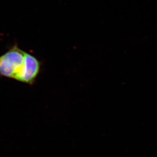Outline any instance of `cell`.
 <instances>
[{
  "instance_id": "cell-1",
  "label": "cell",
  "mask_w": 157,
  "mask_h": 157,
  "mask_svg": "<svg viewBox=\"0 0 157 157\" xmlns=\"http://www.w3.org/2000/svg\"><path fill=\"white\" fill-rule=\"evenodd\" d=\"M25 53L15 44L0 56V77L14 79L24 64Z\"/></svg>"
},
{
  "instance_id": "cell-2",
  "label": "cell",
  "mask_w": 157,
  "mask_h": 157,
  "mask_svg": "<svg viewBox=\"0 0 157 157\" xmlns=\"http://www.w3.org/2000/svg\"><path fill=\"white\" fill-rule=\"evenodd\" d=\"M41 66V62L36 57L26 52L24 64L14 80L29 85L34 84L40 71Z\"/></svg>"
}]
</instances>
